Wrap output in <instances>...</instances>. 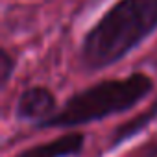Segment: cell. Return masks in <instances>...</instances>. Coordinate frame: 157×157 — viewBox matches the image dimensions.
<instances>
[{
  "mask_svg": "<svg viewBox=\"0 0 157 157\" xmlns=\"http://www.w3.org/2000/svg\"><path fill=\"white\" fill-rule=\"evenodd\" d=\"M153 89V78L140 70L124 78L100 80L70 94L59 111L48 120L37 124L35 129H74L128 113L142 100H146Z\"/></svg>",
  "mask_w": 157,
  "mask_h": 157,
  "instance_id": "7a4b0ae2",
  "label": "cell"
},
{
  "mask_svg": "<svg viewBox=\"0 0 157 157\" xmlns=\"http://www.w3.org/2000/svg\"><path fill=\"white\" fill-rule=\"evenodd\" d=\"M59 111L54 91L46 85H30L21 91L15 102V118L21 122H32L33 128Z\"/></svg>",
  "mask_w": 157,
  "mask_h": 157,
  "instance_id": "3957f363",
  "label": "cell"
},
{
  "mask_svg": "<svg viewBox=\"0 0 157 157\" xmlns=\"http://www.w3.org/2000/svg\"><path fill=\"white\" fill-rule=\"evenodd\" d=\"M87 137L82 131H68L46 142H39L17 151L13 157H80L85 150Z\"/></svg>",
  "mask_w": 157,
  "mask_h": 157,
  "instance_id": "277c9868",
  "label": "cell"
},
{
  "mask_svg": "<svg viewBox=\"0 0 157 157\" xmlns=\"http://www.w3.org/2000/svg\"><path fill=\"white\" fill-rule=\"evenodd\" d=\"M15 68H17L15 56L6 46H2V48H0V89H2V91L8 89L11 78L15 74Z\"/></svg>",
  "mask_w": 157,
  "mask_h": 157,
  "instance_id": "8992f818",
  "label": "cell"
},
{
  "mask_svg": "<svg viewBox=\"0 0 157 157\" xmlns=\"http://www.w3.org/2000/svg\"><path fill=\"white\" fill-rule=\"evenodd\" d=\"M131 157H157V135L148 139L146 142H142Z\"/></svg>",
  "mask_w": 157,
  "mask_h": 157,
  "instance_id": "52a82bcc",
  "label": "cell"
},
{
  "mask_svg": "<svg viewBox=\"0 0 157 157\" xmlns=\"http://www.w3.org/2000/svg\"><path fill=\"white\" fill-rule=\"evenodd\" d=\"M157 32V0H117L85 32L80 65L85 72L124 61Z\"/></svg>",
  "mask_w": 157,
  "mask_h": 157,
  "instance_id": "6da1fadb",
  "label": "cell"
},
{
  "mask_svg": "<svg viewBox=\"0 0 157 157\" xmlns=\"http://www.w3.org/2000/svg\"><path fill=\"white\" fill-rule=\"evenodd\" d=\"M155 118H157V98L151 102V105H148L146 109L137 113L133 118L124 120L117 128H113V131L109 133V139H107V151L117 150L118 146L126 144L133 137L140 135L144 129H148L155 122Z\"/></svg>",
  "mask_w": 157,
  "mask_h": 157,
  "instance_id": "5b68a950",
  "label": "cell"
}]
</instances>
